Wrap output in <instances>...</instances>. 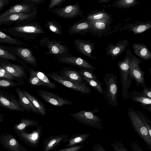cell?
<instances>
[{
	"instance_id": "1",
	"label": "cell",
	"mask_w": 151,
	"mask_h": 151,
	"mask_svg": "<svg viewBox=\"0 0 151 151\" xmlns=\"http://www.w3.org/2000/svg\"><path fill=\"white\" fill-rule=\"evenodd\" d=\"M0 29L3 32L9 33L17 38L28 40H34L39 35L45 33L40 22L33 21L26 22Z\"/></svg>"
},
{
	"instance_id": "2",
	"label": "cell",
	"mask_w": 151,
	"mask_h": 151,
	"mask_svg": "<svg viewBox=\"0 0 151 151\" xmlns=\"http://www.w3.org/2000/svg\"><path fill=\"white\" fill-rule=\"evenodd\" d=\"M132 55L131 49L127 48L124 58L121 61L119 60L117 63L120 73V83L122 87V96L124 99L129 98V89L133 79L129 71L130 63Z\"/></svg>"
},
{
	"instance_id": "3",
	"label": "cell",
	"mask_w": 151,
	"mask_h": 151,
	"mask_svg": "<svg viewBox=\"0 0 151 151\" xmlns=\"http://www.w3.org/2000/svg\"><path fill=\"white\" fill-rule=\"evenodd\" d=\"M105 88L104 93L108 103L115 107L118 105L117 97L119 93L117 76L114 73H106L104 78Z\"/></svg>"
},
{
	"instance_id": "4",
	"label": "cell",
	"mask_w": 151,
	"mask_h": 151,
	"mask_svg": "<svg viewBox=\"0 0 151 151\" xmlns=\"http://www.w3.org/2000/svg\"><path fill=\"white\" fill-rule=\"evenodd\" d=\"M128 114L133 128L151 150V137L150 136L147 129L137 114L136 111L132 107H129Z\"/></svg>"
},
{
	"instance_id": "5",
	"label": "cell",
	"mask_w": 151,
	"mask_h": 151,
	"mask_svg": "<svg viewBox=\"0 0 151 151\" xmlns=\"http://www.w3.org/2000/svg\"><path fill=\"white\" fill-rule=\"evenodd\" d=\"M99 111L98 109H95L91 111L83 110L76 113H71L70 115L84 124L102 130L104 129L102 124L101 123L103 121L102 119L94 114V113L97 112Z\"/></svg>"
},
{
	"instance_id": "6",
	"label": "cell",
	"mask_w": 151,
	"mask_h": 151,
	"mask_svg": "<svg viewBox=\"0 0 151 151\" xmlns=\"http://www.w3.org/2000/svg\"><path fill=\"white\" fill-rule=\"evenodd\" d=\"M40 46L45 47L49 50L44 54L54 56L56 58L68 54V47L60 40L52 39L50 37H43L39 42Z\"/></svg>"
},
{
	"instance_id": "7",
	"label": "cell",
	"mask_w": 151,
	"mask_h": 151,
	"mask_svg": "<svg viewBox=\"0 0 151 151\" xmlns=\"http://www.w3.org/2000/svg\"><path fill=\"white\" fill-rule=\"evenodd\" d=\"M4 49L9 53L19 59L29 64L34 68L37 67V59L34 56L32 51L22 46H4Z\"/></svg>"
},
{
	"instance_id": "8",
	"label": "cell",
	"mask_w": 151,
	"mask_h": 151,
	"mask_svg": "<svg viewBox=\"0 0 151 151\" xmlns=\"http://www.w3.org/2000/svg\"><path fill=\"white\" fill-rule=\"evenodd\" d=\"M52 79L65 87L80 92L81 94H88L92 90L86 83H78L73 82L61 76L58 72H52L47 74Z\"/></svg>"
},
{
	"instance_id": "9",
	"label": "cell",
	"mask_w": 151,
	"mask_h": 151,
	"mask_svg": "<svg viewBox=\"0 0 151 151\" xmlns=\"http://www.w3.org/2000/svg\"><path fill=\"white\" fill-rule=\"evenodd\" d=\"M37 9L29 13H21L10 14L0 19V25L9 26L13 24V25H16L26 22L33 21L37 16Z\"/></svg>"
},
{
	"instance_id": "10",
	"label": "cell",
	"mask_w": 151,
	"mask_h": 151,
	"mask_svg": "<svg viewBox=\"0 0 151 151\" xmlns=\"http://www.w3.org/2000/svg\"><path fill=\"white\" fill-rule=\"evenodd\" d=\"M142 61V60L133 54L130 63L129 71L133 79L136 81L137 86L138 87L141 86L144 89L148 86L145 82V74L139 66Z\"/></svg>"
},
{
	"instance_id": "11",
	"label": "cell",
	"mask_w": 151,
	"mask_h": 151,
	"mask_svg": "<svg viewBox=\"0 0 151 151\" xmlns=\"http://www.w3.org/2000/svg\"><path fill=\"white\" fill-rule=\"evenodd\" d=\"M51 12L65 19H73L78 16H81L83 14L78 3L63 7L57 8L51 10Z\"/></svg>"
},
{
	"instance_id": "12",
	"label": "cell",
	"mask_w": 151,
	"mask_h": 151,
	"mask_svg": "<svg viewBox=\"0 0 151 151\" xmlns=\"http://www.w3.org/2000/svg\"><path fill=\"white\" fill-rule=\"evenodd\" d=\"M42 126H37V129L30 133H28L25 129L21 131H14L19 137L29 146L37 147L42 136Z\"/></svg>"
},
{
	"instance_id": "13",
	"label": "cell",
	"mask_w": 151,
	"mask_h": 151,
	"mask_svg": "<svg viewBox=\"0 0 151 151\" xmlns=\"http://www.w3.org/2000/svg\"><path fill=\"white\" fill-rule=\"evenodd\" d=\"M58 61L63 63L68 64L80 68L90 70H96L95 67L86 60L68 53L56 58Z\"/></svg>"
},
{
	"instance_id": "14",
	"label": "cell",
	"mask_w": 151,
	"mask_h": 151,
	"mask_svg": "<svg viewBox=\"0 0 151 151\" xmlns=\"http://www.w3.org/2000/svg\"><path fill=\"white\" fill-rule=\"evenodd\" d=\"M39 96L49 104L56 106H61L64 105H72L73 102L68 100L61 98L53 93L41 89L37 90Z\"/></svg>"
},
{
	"instance_id": "15",
	"label": "cell",
	"mask_w": 151,
	"mask_h": 151,
	"mask_svg": "<svg viewBox=\"0 0 151 151\" xmlns=\"http://www.w3.org/2000/svg\"><path fill=\"white\" fill-rule=\"evenodd\" d=\"M0 106L11 110L25 112L14 96L2 91H0Z\"/></svg>"
},
{
	"instance_id": "16",
	"label": "cell",
	"mask_w": 151,
	"mask_h": 151,
	"mask_svg": "<svg viewBox=\"0 0 151 151\" xmlns=\"http://www.w3.org/2000/svg\"><path fill=\"white\" fill-rule=\"evenodd\" d=\"M0 143L9 151H28L12 134L6 132L0 135Z\"/></svg>"
},
{
	"instance_id": "17",
	"label": "cell",
	"mask_w": 151,
	"mask_h": 151,
	"mask_svg": "<svg viewBox=\"0 0 151 151\" xmlns=\"http://www.w3.org/2000/svg\"><path fill=\"white\" fill-rule=\"evenodd\" d=\"M37 9L35 4L31 3L24 2L17 4L11 7L9 9L0 14V19L10 14L23 13H31Z\"/></svg>"
},
{
	"instance_id": "18",
	"label": "cell",
	"mask_w": 151,
	"mask_h": 151,
	"mask_svg": "<svg viewBox=\"0 0 151 151\" xmlns=\"http://www.w3.org/2000/svg\"><path fill=\"white\" fill-rule=\"evenodd\" d=\"M112 19L88 21L91 24L90 32L94 36L100 37L106 34L111 29Z\"/></svg>"
},
{
	"instance_id": "19",
	"label": "cell",
	"mask_w": 151,
	"mask_h": 151,
	"mask_svg": "<svg viewBox=\"0 0 151 151\" xmlns=\"http://www.w3.org/2000/svg\"><path fill=\"white\" fill-rule=\"evenodd\" d=\"M74 45L77 50L81 54L94 60L97 58L92 55V52L95 48L94 43L91 42L90 40L76 39L74 40Z\"/></svg>"
},
{
	"instance_id": "20",
	"label": "cell",
	"mask_w": 151,
	"mask_h": 151,
	"mask_svg": "<svg viewBox=\"0 0 151 151\" xmlns=\"http://www.w3.org/2000/svg\"><path fill=\"white\" fill-rule=\"evenodd\" d=\"M0 66L14 77L24 78L26 77L25 68L23 66L12 63L7 59L0 58Z\"/></svg>"
},
{
	"instance_id": "21",
	"label": "cell",
	"mask_w": 151,
	"mask_h": 151,
	"mask_svg": "<svg viewBox=\"0 0 151 151\" xmlns=\"http://www.w3.org/2000/svg\"><path fill=\"white\" fill-rule=\"evenodd\" d=\"M129 43L127 39L121 40L116 45L109 43L106 49V54L108 56H111L113 60L125 50Z\"/></svg>"
},
{
	"instance_id": "22",
	"label": "cell",
	"mask_w": 151,
	"mask_h": 151,
	"mask_svg": "<svg viewBox=\"0 0 151 151\" xmlns=\"http://www.w3.org/2000/svg\"><path fill=\"white\" fill-rule=\"evenodd\" d=\"M91 26L89 22L86 19L75 22L68 30V34L70 35L84 34L90 32Z\"/></svg>"
},
{
	"instance_id": "23",
	"label": "cell",
	"mask_w": 151,
	"mask_h": 151,
	"mask_svg": "<svg viewBox=\"0 0 151 151\" xmlns=\"http://www.w3.org/2000/svg\"><path fill=\"white\" fill-rule=\"evenodd\" d=\"M151 28V21L145 22H135L126 24L120 30H126L127 31H132L134 34H140Z\"/></svg>"
},
{
	"instance_id": "24",
	"label": "cell",
	"mask_w": 151,
	"mask_h": 151,
	"mask_svg": "<svg viewBox=\"0 0 151 151\" xmlns=\"http://www.w3.org/2000/svg\"><path fill=\"white\" fill-rule=\"evenodd\" d=\"M67 134L52 135L44 139L43 141V151H50L60 145L63 140L69 137Z\"/></svg>"
},
{
	"instance_id": "25",
	"label": "cell",
	"mask_w": 151,
	"mask_h": 151,
	"mask_svg": "<svg viewBox=\"0 0 151 151\" xmlns=\"http://www.w3.org/2000/svg\"><path fill=\"white\" fill-rule=\"evenodd\" d=\"M60 76L73 82L86 83L79 71L70 68H65L58 72Z\"/></svg>"
},
{
	"instance_id": "26",
	"label": "cell",
	"mask_w": 151,
	"mask_h": 151,
	"mask_svg": "<svg viewBox=\"0 0 151 151\" xmlns=\"http://www.w3.org/2000/svg\"><path fill=\"white\" fill-rule=\"evenodd\" d=\"M140 104L143 108L151 112V99L145 96L142 92L135 90L129 93V98Z\"/></svg>"
},
{
	"instance_id": "27",
	"label": "cell",
	"mask_w": 151,
	"mask_h": 151,
	"mask_svg": "<svg viewBox=\"0 0 151 151\" xmlns=\"http://www.w3.org/2000/svg\"><path fill=\"white\" fill-rule=\"evenodd\" d=\"M15 90L18 95L19 103L24 110L29 113L32 112L40 115L29 100L24 94L22 91L17 88H16Z\"/></svg>"
},
{
	"instance_id": "28",
	"label": "cell",
	"mask_w": 151,
	"mask_h": 151,
	"mask_svg": "<svg viewBox=\"0 0 151 151\" xmlns=\"http://www.w3.org/2000/svg\"><path fill=\"white\" fill-rule=\"evenodd\" d=\"M134 52L141 59L151 60V53L149 49L144 43H134L132 44Z\"/></svg>"
},
{
	"instance_id": "29",
	"label": "cell",
	"mask_w": 151,
	"mask_h": 151,
	"mask_svg": "<svg viewBox=\"0 0 151 151\" xmlns=\"http://www.w3.org/2000/svg\"><path fill=\"white\" fill-rule=\"evenodd\" d=\"M90 134L88 133L81 134H72L70 138L64 139L63 142H68L66 146L67 147L78 145L87 142V139L90 137Z\"/></svg>"
},
{
	"instance_id": "30",
	"label": "cell",
	"mask_w": 151,
	"mask_h": 151,
	"mask_svg": "<svg viewBox=\"0 0 151 151\" xmlns=\"http://www.w3.org/2000/svg\"><path fill=\"white\" fill-rule=\"evenodd\" d=\"M24 94L29 100L32 104L42 116L46 115V109L45 104L40 100L27 91H22Z\"/></svg>"
},
{
	"instance_id": "31",
	"label": "cell",
	"mask_w": 151,
	"mask_h": 151,
	"mask_svg": "<svg viewBox=\"0 0 151 151\" xmlns=\"http://www.w3.org/2000/svg\"><path fill=\"white\" fill-rule=\"evenodd\" d=\"M89 21L112 19V16L107 13L104 9L93 10L89 13L85 18Z\"/></svg>"
},
{
	"instance_id": "32",
	"label": "cell",
	"mask_w": 151,
	"mask_h": 151,
	"mask_svg": "<svg viewBox=\"0 0 151 151\" xmlns=\"http://www.w3.org/2000/svg\"><path fill=\"white\" fill-rule=\"evenodd\" d=\"M2 43L17 46L28 45L20 39L11 37L2 31L0 29V44Z\"/></svg>"
},
{
	"instance_id": "33",
	"label": "cell",
	"mask_w": 151,
	"mask_h": 151,
	"mask_svg": "<svg viewBox=\"0 0 151 151\" xmlns=\"http://www.w3.org/2000/svg\"><path fill=\"white\" fill-rule=\"evenodd\" d=\"M39 123L36 120L28 118H22L20 123L15 124L13 127V128L14 131H21L29 126H37Z\"/></svg>"
},
{
	"instance_id": "34",
	"label": "cell",
	"mask_w": 151,
	"mask_h": 151,
	"mask_svg": "<svg viewBox=\"0 0 151 151\" xmlns=\"http://www.w3.org/2000/svg\"><path fill=\"white\" fill-rule=\"evenodd\" d=\"M139 4L137 0H117L113 4V6L120 9L131 8Z\"/></svg>"
},
{
	"instance_id": "35",
	"label": "cell",
	"mask_w": 151,
	"mask_h": 151,
	"mask_svg": "<svg viewBox=\"0 0 151 151\" xmlns=\"http://www.w3.org/2000/svg\"><path fill=\"white\" fill-rule=\"evenodd\" d=\"M0 58L10 60L17 62L21 64L25 68L27 66L24 61L7 51L4 49V46L1 44H0Z\"/></svg>"
},
{
	"instance_id": "36",
	"label": "cell",
	"mask_w": 151,
	"mask_h": 151,
	"mask_svg": "<svg viewBox=\"0 0 151 151\" xmlns=\"http://www.w3.org/2000/svg\"><path fill=\"white\" fill-rule=\"evenodd\" d=\"M26 69L29 73V77L28 80V83L30 85L36 87L44 86L43 83L37 77L35 70L28 66Z\"/></svg>"
},
{
	"instance_id": "37",
	"label": "cell",
	"mask_w": 151,
	"mask_h": 151,
	"mask_svg": "<svg viewBox=\"0 0 151 151\" xmlns=\"http://www.w3.org/2000/svg\"><path fill=\"white\" fill-rule=\"evenodd\" d=\"M45 26L50 31L59 35H62L63 32L61 25L58 22L54 20L48 21Z\"/></svg>"
},
{
	"instance_id": "38",
	"label": "cell",
	"mask_w": 151,
	"mask_h": 151,
	"mask_svg": "<svg viewBox=\"0 0 151 151\" xmlns=\"http://www.w3.org/2000/svg\"><path fill=\"white\" fill-rule=\"evenodd\" d=\"M36 73L38 78L43 83V86L50 89H55L58 87L54 83L51 82L43 73L37 71Z\"/></svg>"
},
{
	"instance_id": "39",
	"label": "cell",
	"mask_w": 151,
	"mask_h": 151,
	"mask_svg": "<svg viewBox=\"0 0 151 151\" xmlns=\"http://www.w3.org/2000/svg\"><path fill=\"white\" fill-rule=\"evenodd\" d=\"M86 84L89 85L100 93H104L103 84L97 79H89L83 77Z\"/></svg>"
},
{
	"instance_id": "40",
	"label": "cell",
	"mask_w": 151,
	"mask_h": 151,
	"mask_svg": "<svg viewBox=\"0 0 151 151\" xmlns=\"http://www.w3.org/2000/svg\"><path fill=\"white\" fill-rule=\"evenodd\" d=\"M136 112L147 129L149 134L150 136L151 137V121L150 120L142 113L138 111H137Z\"/></svg>"
},
{
	"instance_id": "41",
	"label": "cell",
	"mask_w": 151,
	"mask_h": 151,
	"mask_svg": "<svg viewBox=\"0 0 151 151\" xmlns=\"http://www.w3.org/2000/svg\"><path fill=\"white\" fill-rule=\"evenodd\" d=\"M25 84L24 82H14L9 79H0V88H9Z\"/></svg>"
},
{
	"instance_id": "42",
	"label": "cell",
	"mask_w": 151,
	"mask_h": 151,
	"mask_svg": "<svg viewBox=\"0 0 151 151\" xmlns=\"http://www.w3.org/2000/svg\"><path fill=\"white\" fill-rule=\"evenodd\" d=\"M80 74L83 76L89 79H98V78L93 73V71L91 70L80 68L79 71Z\"/></svg>"
},
{
	"instance_id": "43",
	"label": "cell",
	"mask_w": 151,
	"mask_h": 151,
	"mask_svg": "<svg viewBox=\"0 0 151 151\" xmlns=\"http://www.w3.org/2000/svg\"><path fill=\"white\" fill-rule=\"evenodd\" d=\"M111 145L114 151H129L125 147L122 141H113Z\"/></svg>"
},
{
	"instance_id": "44",
	"label": "cell",
	"mask_w": 151,
	"mask_h": 151,
	"mask_svg": "<svg viewBox=\"0 0 151 151\" xmlns=\"http://www.w3.org/2000/svg\"><path fill=\"white\" fill-rule=\"evenodd\" d=\"M0 77L9 80L13 79L14 77L4 69L0 66Z\"/></svg>"
},
{
	"instance_id": "45",
	"label": "cell",
	"mask_w": 151,
	"mask_h": 151,
	"mask_svg": "<svg viewBox=\"0 0 151 151\" xmlns=\"http://www.w3.org/2000/svg\"><path fill=\"white\" fill-rule=\"evenodd\" d=\"M85 145H80L67 147L58 151H79L85 146Z\"/></svg>"
},
{
	"instance_id": "46",
	"label": "cell",
	"mask_w": 151,
	"mask_h": 151,
	"mask_svg": "<svg viewBox=\"0 0 151 151\" xmlns=\"http://www.w3.org/2000/svg\"><path fill=\"white\" fill-rule=\"evenodd\" d=\"M65 0H51L48 5L49 10H51L54 7L60 5Z\"/></svg>"
},
{
	"instance_id": "47",
	"label": "cell",
	"mask_w": 151,
	"mask_h": 151,
	"mask_svg": "<svg viewBox=\"0 0 151 151\" xmlns=\"http://www.w3.org/2000/svg\"><path fill=\"white\" fill-rule=\"evenodd\" d=\"M130 146L133 151H145L135 142H132Z\"/></svg>"
},
{
	"instance_id": "48",
	"label": "cell",
	"mask_w": 151,
	"mask_h": 151,
	"mask_svg": "<svg viewBox=\"0 0 151 151\" xmlns=\"http://www.w3.org/2000/svg\"><path fill=\"white\" fill-rule=\"evenodd\" d=\"M141 92L146 96L151 99V88L150 87H148L144 88Z\"/></svg>"
},
{
	"instance_id": "49",
	"label": "cell",
	"mask_w": 151,
	"mask_h": 151,
	"mask_svg": "<svg viewBox=\"0 0 151 151\" xmlns=\"http://www.w3.org/2000/svg\"><path fill=\"white\" fill-rule=\"evenodd\" d=\"M93 151H106L99 143L95 144L93 147Z\"/></svg>"
},
{
	"instance_id": "50",
	"label": "cell",
	"mask_w": 151,
	"mask_h": 151,
	"mask_svg": "<svg viewBox=\"0 0 151 151\" xmlns=\"http://www.w3.org/2000/svg\"><path fill=\"white\" fill-rule=\"evenodd\" d=\"M11 2L9 0H0V11Z\"/></svg>"
},
{
	"instance_id": "51",
	"label": "cell",
	"mask_w": 151,
	"mask_h": 151,
	"mask_svg": "<svg viewBox=\"0 0 151 151\" xmlns=\"http://www.w3.org/2000/svg\"><path fill=\"white\" fill-rule=\"evenodd\" d=\"M22 1L24 2L32 3L36 5L44 2L45 1L43 0H24Z\"/></svg>"
},
{
	"instance_id": "52",
	"label": "cell",
	"mask_w": 151,
	"mask_h": 151,
	"mask_svg": "<svg viewBox=\"0 0 151 151\" xmlns=\"http://www.w3.org/2000/svg\"><path fill=\"white\" fill-rule=\"evenodd\" d=\"M110 0H99L97 2L99 3H107L110 1Z\"/></svg>"
},
{
	"instance_id": "53",
	"label": "cell",
	"mask_w": 151,
	"mask_h": 151,
	"mask_svg": "<svg viewBox=\"0 0 151 151\" xmlns=\"http://www.w3.org/2000/svg\"><path fill=\"white\" fill-rule=\"evenodd\" d=\"M3 118L2 115H0V123L2 122L3 121Z\"/></svg>"
}]
</instances>
